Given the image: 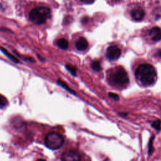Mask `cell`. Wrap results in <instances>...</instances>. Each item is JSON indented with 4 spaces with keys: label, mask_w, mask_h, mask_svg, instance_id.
Here are the masks:
<instances>
[{
    "label": "cell",
    "mask_w": 161,
    "mask_h": 161,
    "mask_svg": "<svg viewBox=\"0 0 161 161\" xmlns=\"http://www.w3.org/2000/svg\"><path fill=\"white\" fill-rule=\"evenodd\" d=\"M121 55V50L116 45L109 47L106 52V57L110 60L118 59Z\"/></svg>",
    "instance_id": "5b68a950"
},
{
    "label": "cell",
    "mask_w": 161,
    "mask_h": 161,
    "mask_svg": "<svg viewBox=\"0 0 161 161\" xmlns=\"http://www.w3.org/2000/svg\"><path fill=\"white\" fill-rule=\"evenodd\" d=\"M158 55H159V56H161V50L159 51V52H158Z\"/></svg>",
    "instance_id": "ffe728a7"
},
{
    "label": "cell",
    "mask_w": 161,
    "mask_h": 161,
    "mask_svg": "<svg viewBox=\"0 0 161 161\" xmlns=\"http://www.w3.org/2000/svg\"><path fill=\"white\" fill-rule=\"evenodd\" d=\"M154 137L153 136L149 142V145H148V154H152L153 152V147H152V143H153V140Z\"/></svg>",
    "instance_id": "e0dca14e"
},
{
    "label": "cell",
    "mask_w": 161,
    "mask_h": 161,
    "mask_svg": "<svg viewBox=\"0 0 161 161\" xmlns=\"http://www.w3.org/2000/svg\"><path fill=\"white\" fill-rule=\"evenodd\" d=\"M145 15V13L143 9L140 8L135 9L131 11V16L132 18L135 21H140L143 19V16Z\"/></svg>",
    "instance_id": "9c48e42d"
},
{
    "label": "cell",
    "mask_w": 161,
    "mask_h": 161,
    "mask_svg": "<svg viewBox=\"0 0 161 161\" xmlns=\"http://www.w3.org/2000/svg\"><path fill=\"white\" fill-rule=\"evenodd\" d=\"M7 99L3 95L0 94V109H2L7 106L8 104Z\"/></svg>",
    "instance_id": "5bb4252c"
},
{
    "label": "cell",
    "mask_w": 161,
    "mask_h": 161,
    "mask_svg": "<svg viewBox=\"0 0 161 161\" xmlns=\"http://www.w3.org/2000/svg\"><path fill=\"white\" fill-rule=\"evenodd\" d=\"M1 48V50H2V52H3L4 53L9 59H11L12 61H13L14 62H16V63H18V62H19V60H18L15 57H14L13 55H12L11 54H10V53H9V52H8L6 50H5V49L3 48Z\"/></svg>",
    "instance_id": "4fadbf2b"
},
{
    "label": "cell",
    "mask_w": 161,
    "mask_h": 161,
    "mask_svg": "<svg viewBox=\"0 0 161 161\" xmlns=\"http://www.w3.org/2000/svg\"><path fill=\"white\" fill-rule=\"evenodd\" d=\"M108 96L114 100H118L119 99V96L118 94H116V93H113V92H109L108 93Z\"/></svg>",
    "instance_id": "ac0fdd59"
},
{
    "label": "cell",
    "mask_w": 161,
    "mask_h": 161,
    "mask_svg": "<svg viewBox=\"0 0 161 161\" xmlns=\"http://www.w3.org/2000/svg\"><path fill=\"white\" fill-rule=\"evenodd\" d=\"M57 84H58L59 86H60L61 87H62L64 89H65L66 91H67L68 92H69L70 93H71V94H74V95L76 94L75 92H74V91L72 90V89H70V88L68 86V85H67V84H65L63 80H57Z\"/></svg>",
    "instance_id": "8fae6325"
},
{
    "label": "cell",
    "mask_w": 161,
    "mask_h": 161,
    "mask_svg": "<svg viewBox=\"0 0 161 161\" xmlns=\"http://www.w3.org/2000/svg\"><path fill=\"white\" fill-rule=\"evenodd\" d=\"M61 159L63 160L70 161V160H80V156L77 152L75 150H69L65 152L61 157Z\"/></svg>",
    "instance_id": "8992f818"
},
{
    "label": "cell",
    "mask_w": 161,
    "mask_h": 161,
    "mask_svg": "<svg viewBox=\"0 0 161 161\" xmlns=\"http://www.w3.org/2000/svg\"><path fill=\"white\" fill-rule=\"evenodd\" d=\"M65 67L71 73V74H72L74 76L76 75V74H77V73H76V69L74 66H72L71 65H69V64H66Z\"/></svg>",
    "instance_id": "9a60e30c"
},
{
    "label": "cell",
    "mask_w": 161,
    "mask_h": 161,
    "mask_svg": "<svg viewBox=\"0 0 161 161\" xmlns=\"http://www.w3.org/2000/svg\"><path fill=\"white\" fill-rule=\"evenodd\" d=\"M160 120H157L153 121L152 123V126L153 128H154L155 129H156L157 130H160Z\"/></svg>",
    "instance_id": "2e32d148"
},
{
    "label": "cell",
    "mask_w": 161,
    "mask_h": 161,
    "mask_svg": "<svg viewBox=\"0 0 161 161\" xmlns=\"http://www.w3.org/2000/svg\"><path fill=\"white\" fill-rule=\"evenodd\" d=\"M75 48L79 51L85 50L88 47V42L84 37H80L75 42Z\"/></svg>",
    "instance_id": "ba28073f"
},
{
    "label": "cell",
    "mask_w": 161,
    "mask_h": 161,
    "mask_svg": "<svg viewBox=\"0 0 161 161\" xmlns=\"http://www.w3.org/2000/svg\"><path fill=\"white\" fill-rule=\"evenodd\" d=\"M64 143L63 136L58 133L51 132L45 138V145L51 150H57L62 147Z\"/></svg>",
    "instance_id": "277c9868"
},
{
    "label": "cell",
    "mask_w": 161,
    "mask_h": 161,
    "mask_svg": "<svg viewBox=\"0 0 161 161\" xmlns=\"http://www.w3.org/2000/svg\"><path fill=\"white\" fill-rule=\"evenodd\" d=\"M151 39L154 42H158L161 40V29L158 27L152 28L149 32Z\"/></svg>",
    "instance_id": "52a82bcc"
},
{
    "label": "cell",
    "mask_w": 161,
    "mask_h": 161,
    "mask_svg": "<svg viewBox=\"0 0 161 161\" xmlns=\"http://www.w3.org/2000/svg\"><path fill=\"white\" fill-rule=\"evenodd\" d=\"M91 68L95 71H100L102 69L101 64L99 61L95 60L91 63Z\"/></svg>",
    "instance_id": "7c38bea8"
},
{
    "label": "cell",
    "mask_w": 161,
    "mask_h": 161,
    "mask_svg": "<svg viewBox=\"0 0 161 161\" xmlns=\"http://www.w3.org/2000/svg\"><path fill=\"white\" fill-rule=\"evenodd\" d=\"M135 77L138 82L143 86L152 85L157 78L155 68L148 64H142L135 71Z\"/></svg>",
    "instance_id": "6da1fadb"
},
{
    "label": "cell",
    "mask_w": 161,
    "mask_h": 161,
    "mask_svg": "<svg viewBox=\"0 0 161 161\" xmlns=\"http://www.w3.org/2000/svg\"><path fill=\"white\" fill-rule=\"evenodd\" d=\"M108 80L113 86L123 87L128 84L129 78L126 70L119 66L111 71L108 75Z\"/></svg>",
    "instance_id": "7a4b0ae2"
},
{
    "label": "cell",
    "mask_w": 161,
    "mask_h": 161,
    "mask_svg": "<svg viewBox=\"0 0 161 161\" xmlns=\"http://www.w3.org/2000/svg\"><path fill=\"white\" fill-rule=\"evenodd\" d=\"M57 45L61 49L65 50V49L68 48V47H69V43L66 39L62 38H60L58 40Z\"/></svg>",
    "instance_id": "30bf717a"
},
{
    "label": "cell",
    "mask_w": 161,
    "mask_h": 161,
    "mask_svg": "<svg viewBox=\"0 0 161 161\" xmlns=\"http://www.w3.org/2000/svg\"><path fill=\"white\" fill-rule=\"evenodd\" d=\"M82 3H83L84 4H91L92 3H94V0H80Z\"/></svg>",
    "instance_id": "d6986e66"
},
{
    "label": "cell",
    "mask_w": 161,
    "mask_h": 161,
    "mask_svg": "<svg viewBox=\"0 0 161 161\" xmlns=\"http://www.w3.org/2000/svg\"><path fill=\"white\" fill-rule=\"evenodd\" d=\"M51 15V11L48 7L40 6L31 10L29 14V18L31 22L36 25L44 23Z\"/></svg>",
    "instance_id": "3957f363"
}]
</instances>
